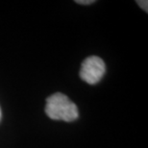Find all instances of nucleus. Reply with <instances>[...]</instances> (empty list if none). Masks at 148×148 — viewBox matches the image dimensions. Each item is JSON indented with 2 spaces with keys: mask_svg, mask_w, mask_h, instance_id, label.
<instances>
[{
  "mask_svg": "<svg viewBox=\"0 0 148 148\" xmlns=\"http://www.w3.org/2000/svg\"><path fill=\"white\" fill-rule=\"evenodd\" d=\"M137 4L140 6V8H143L144 11L147 13V11H148V2L146 1H144V0H138L137 1Z\"/></svg>",
  "mask_w": 148,
  "mask_h": 148,
  "instance_id": "nucleus-3",
  "label": "nucleus"
},
{
  "mask_svg": "<svg viewBox=\"0 0 148 148\" xmlns=\"http://www.w3.org/2000/svg\"><path fill=\"white\" fill-rule=\"evenodd\" d=\"M0 119H1V110H0Z\"/></svg>",
  "mask_w": 148,
  "mask_h": 148,
  "instance_id": "nucleus-5",
  "label": "nucleus"
},
{
  "mask_svg": "<svg viewBox=\"0 0 148 148\" xmlns=\"http://www.w3.org/2000/svg\"><path fill=\"white\" fill-rule=\"evenodd\" d=\"M106 72V66L101 58L90 56L82 63L80 77L90 85L97 84Z\"/></svg>",
  "mask_w": 148,
  "mask_h": 148,
  "instance_id": "nucleus-2",
  "label": "nucleus"
},
{
  "mask_svg": "<svg viewBox=\"0 0 148 148\" xmlns=\"http://www.w3.org/2000/svg\"><path fill=\"white\" fill-rule=\"evenodd\" d=\"M77 4H81V5H90V4H92L95 1L94 0H76L75 1Z\"/></svg>",
  "mask_w": 148,
  "mask_h": 148,
  "instance_id": "nucleus-4",
  "label": "nucleus"
},
{
  "mask_svg": "<svg viewBox=\"0 0 148 148\" xmlns=\"http://www.w3.org/2000/svg\"><path fill=\"white\" fill-rule=\"evenodd\" d=\"M45 112L53 120H63L71 122L79 116L78 108L66 95L57 92L49 96L46 100Z\"/></svg>",
  "mask_w": 148,
  "mask_h": 148,
  "instance_id": "nucleus-1",
  "label": "nucleus"
}]
</instances>
